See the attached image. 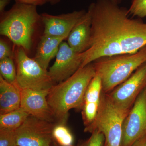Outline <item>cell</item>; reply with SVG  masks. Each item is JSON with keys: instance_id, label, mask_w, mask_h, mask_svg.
<instances>
[{"instance_id": "cell-1", "label": "cell", "mask_w": 146, "mask_h": 146, "mask_svg": "<svg viewBox=\"0 0 146 146\" xmlns=\"http://www.w3.org/2000/svg\"><path fill=\"white\" fill-rule=\"evenodd\" d=\"M88 8L92 15L91 39L81 53V68L101 58L134 53L146 46V23L129 18L128 9L111 0H97Z\"/></svg>"}, {"instance_id": "cell-2", "label": "cell", "mask_w": 146, "mask_h": 146, "mask_svg": "<svg viewBox=\"0 0 146 146\" xmlns=\"http://www.w3.org/2000/svg\"><path fill=\"white\" fill-rule=\"evenodd\" d=\"M96 75L91 63L51 88L47 100L57 122L66 123L70 110L81 108L86 89Z\"/></svg>"}, {"instance_id": "cell-3", "label": "cell", "mask_w": 146, "mask_h": 146, "mask_svg": "<svg viewBox=\"0 0 146 146\" xmlns=\"http://www.w3.org/2000/svg\"><path fill=\"white\" fill-rule=\"evenodd\" d=\"M1 16L0 34L7 37L15 46L23 48L28 53L32 46L37 23L41 20L36 7L16 2Z\"/></svg>"}, {"instance_id": "cell-4", "label": "cell", "mask_w": 146, "mask_h": 146, "mask_svg": "<svg viewBox=\"0 0 146 146\" xmlns=\"http://www.w3.org/2000/svg\"><path fill=\"white\" fill-rule=\"evenodd\" d=\"M146 63V46L136 53L101 58L94 61L96 74L101 79L103 92L112 91Z\"/></svg>"}, {"instance_id": "cell-5", "label": "cell", "mask_w": 146, "mask_h": 146, "mask_svg": "<svg viewBox=\"0 0 146 146\" xmlns=\"http://www.w3.org/2000/svg\"><path fill=\"white\" fill-rule=\"evenodd\" d=\"M130 110L115 104L108 94L102 95L96 117L84 131L91 133L97 129L104 135L105 146H121L123 122Z\"/></svg>"}, {"instance_id": "cell-6", "label": "cell", "mask_w": 146, "mask_h": 146, "mask_svg": "<svg viewBox=\"0 0 146 146\" xmlns=\"http://www.w3.org/2000/svg\"><path fill=\"white\" fill-rule=\"evenodd\" d=\"M17 72V83L21 89L50 91L55 84L48 70L31 58L23 48L15 46L13 51Z\"/></svg>"}, {"instance_id": "cell-7", "label": "cell", "mask_w": 146, "mask_h": 146, "mask_svg": "<svg viewBox=\"0 0 146 146\" xmlns=\"http://www.w3.org/2000/svg\"><path fill=\"white\" fill-rule=\"evenodd\" d=\"M55 123L30 115L15 131L17 146H51Z\"/></svg>"}, {"instance_id": "cell-8", "label": "cell", "mask_w": 146, "mask_h": 146, "mask_svg": "<svg viewBox=\"0 0 146 146\" xmlns=\"http://www.w3.org/2000/svg\"><path fill=\"white\" fill-rule=\"evenodd\" d=\"M146 135V87L139 94L122 126L121 146H131Z\"/></svg>"}, {"instance_id": "cell-9", "label": "cell", "mask_w": 146, "mask_h": 146, "mask_svg": "<svg viewBox=\"0 0 146 146\" xmlns=\"http://www.w3.org/2000/svg\"><path fill=\"white\" fill-rule=\"evenodd\" d=\"M146 87V63L108 95L118 106L130 110L139 94Z\"/></svg>"}, {"instance_id": "cell-10", "label": "cell", "mask_w": 146, "mask_h": 146, "mask_svg": "<svg viewBox=\"0 0 146 146\" xmlns=\"http://www.w3.org/2000/svg\"><path fill=\"white\" fill-rule=\"evenodd\" d=\"M56 57L54 63L48 71L54 84L64 81L81 68V53L74 50L67 42L61 43Z\"/></svg>"}, {"instance_id": "cell-11", "label": "cell", "mask_w": 146, "mask_h": 146, "mask_svg": "<svg viewBox=\"0 0 146 146\" xmlns=\"http://www.w3.org/2000/svg\"><path fill=\"white\" fill-rule=\"evenodd\" d=\"M49 92L21 89V107L30 116L50 122H57L47 100Z\"/></svg>"}, {"instance_id": "cell-12", "label": "cell", "mask_w": 146, "mask_h": 146, "mask_svg": "<svg viewBox=\"0 0 146 146\" xmlns=\"http://www.w3.org/2000/svg\"><path fill=\"white\" fill-rule=\"evenodd\" d=\"M86 12L84 10L74 11L58 15L42 13L41 21L44 26L43 35L67 39L73 27Z\"/></svg>"}, {"instance_id": "cell-13", "label": "cell", "mask_w": 146, "mask_h": 146, "mask_svg": "<svg viewBox=\"0 0 146 146\" xmlns=\"http://www.w3.org/2000/svg\"><path fill=\"white\" fill-rule=\"evenodd\" d=\"M102 92L101 79L96 74L86 89L81 108L85 127L91 125L96 117L100 106Z\"/></svg>"}, {"instance_id": "cell-14", "label": "cell", "mask_w": 146, "mask_h": 146, "mask_svg": "<svg viewBox=\"0 0 146 146\" xmlns=\"http://www.w3.org/2000/svg\"><path fill=\"white\" fill-rule=\"evenodd\" d=\"M92 15L88 10L72 30L67 38V43L76 52L82 53L89 47L91 39Z\"/></svg>"}, {"instance_id": "cell-15", "label": "cell", "mask_w": 146, "mask_h": 146, "mask_svg": "<svg viewBox=\"0 0 146 146\" xmlns=\"http://www.w3.org/2000/svg\"><path fill=\"white\" fill-rule=\"evenodd\" d=\"M21 88L9 83L0 75V114H5L21 107Z\"/></svg>"}, {"instance_id": "cell-16", "label": "cell", "mask_w": 146, "mask_h": 146, "mask_svg": "<svg viewBox=\"0 0 146 146\" xmlns=\"http://www.w3.org/2000/svg\"><path fill=\"white\" fill-rule=\"evenodd\" d=\"M65 37H54L43 35L36 49L34 59L47 70L50 62L56 56L60 44Z\"/></svg>"}, {"instance_id": "cell-17", "label": "cell", "mask_w": 146, "mask_h": 146, "mask_svg": "<svg viewBox=\"0 0 146 146\" xmlns=\"http://www.w3.org/2000/svg\"><path fill=\"white\" fill-rule=\"evenodd\" d=\"M29 116L21 107L8 113L0 114V129L16 130Z\"/></svg>"}, {"instance_id": "cell-18", "label": "cell", "mask_w": 146, "mask_h": 146, "mask_svg": "<svg viewBox=\"0 0 146 146\" xmlns=\"http://www.w3.org/2000/svg\"><path fill=\"white\" fill-rule=\"evenodd\" d=\"M66 123L56 122L52 131L54 141L60 146H74V137Z\"/></svg>"}, {"instance_id": "cell-19", "label": "cell", "mask_w": 146, "mask_h": 146, "mask_svg": "<svg viewBox=\"0 0 146 146\" xmlns=\"http://www.w3.org/2000/svg\"><path fill=\"white\" fill-rule=\"evenodd\" d=\"M0 75L6 81L13 84H18L16 68L13 62V58H7L0 60Z\"/></svg>"}, {"instance_id": "cell-20", "label": "cell", "mask_w": 146, "mask_h": 146, "mask_svg": "<svg viewBox=\"0 0 146 146\" xmlns=\"http://www.w3.org/2000/svg\"><path fill=\"white\" fill-rule=\"evenodd\" d=\"M129 14L140 18L146 17V0H132Z\"/></svg>"}, {"instance_id": "cell-21", "label": "cell", "mask_w": 146, "mask_h": 146, "mask_svg": "<svg viewBox=\"0 0 146 146\" xmlns=\"http://www.w3.org/2000/svg\"><path fill=\"white\" fill-rule=\"evenodd\" d=\"M91 133L89 139L77 146H105V138L102 132L96 129Z\"/></svg>"}, {"instance_id": "cell-22", "label": "cell", "mask_w": 146, "mask_h": 146, "mask_svg": "<svg viewBox=\"0 0 146 146\" xmlns=\"http://www.w3.org/2000/svg\"><path fill=\"white\" fill-rule=\"evenodd\" d=\"M0 146H17L15 131L0 129Z\"/></svg>"}, {"instance_id": "cell-23", "label": "cell", "mask_w": 146, "mask_h": 146, "mask_svg": "<svg viewBox=\"0 0 146 146\" xmlns=\"http://www.w3.org/2000/svg\"><path fill=\"white\" fill-rule=\"evenodd\" d=\"M7 58H14L13 51L11 50L10 46L3 39L0 40V60Z\"/></svg>"}, {"instance_id": "cell-24", "label": "cell", "mask_w": 146, "mask_h": 146, "mask_svg": "<svg viewBox=\"0 0 146 146\" xmlns=\"http://www.w3.org/2000/svg\"><path fill=\"white\" fill-rule=\"evenodd\" d=\"M16 2L24 4L37 6L44 5L47 2V0H15Z\"/></svg>"}, {"instance_id": "cell-25", "label": "cell", "mask_w": 146, "mask_h": 146, "mask_svg": "<svg viewBox=\"0 0 146 146\" xmlns=\"http://www.w3.org/2000/svg\"><path fill=\"white\" fill-rule=\"evenodd\" d=\"M131 146H146V135L138 139Z\"/></svg>"}, {"instance_id": "cell-26", "label": "cell", "mask_w": 146, "mask_h": 146, "mask_svg": "<svg viewBox=\"0 0 146 146\" xmlns=\"http://www.w3.org/2000/svg\"><path fill=\"white\" fill-rule=\"evenodd\" d=\"M11 0H0V13L1 15L5 12L7 6L10 3Z\"/></svg>"}, {"instance_id": "cell-27", "label": "cell", "mask_w": 146, "mask_h": 146, "mask_svg": "<svg viewBox=\"0 0 146 146\" xmlns=\"http://www.w3.org/2000/svg\"><path fill=\"white\" fill-rule=\"evenodd\" d=\"M47 2H49L52 5L55 4L60 1V0H47Z\"/></svg>"}, {"instance_id": "cell-28", "label": "cell", "mask_w": 146, "mask_h": 146, "mask_svg": "<svg viewBox=\"0 0 146 146\" xmlns=\"http://www.w3.org/2000/svg\"><path fill=\"white\" fill-rule=\"evenodd\" d=\"M111 1H112V2H113V3L119 5V4L121 3V0H111Z\"/></svg>"}, {"instance_id": "cell-29", "label": "cell", "mask_w": 146, "mask_h": 146, "mask_svg": "<svg viewBox=\"0 0 146 146\" xmlns=\"http://www.w3.org/2000/svg\"><path fill=\"white\" fill-rule=\"evenodd\" d=\"M51 146H59V145H58L57 143H56V142H55L54 141H53V143L52 144V145Z\"/></svg>"}]
</instances>
